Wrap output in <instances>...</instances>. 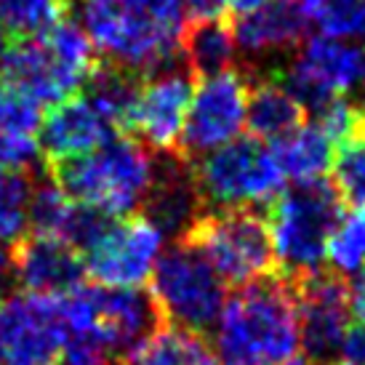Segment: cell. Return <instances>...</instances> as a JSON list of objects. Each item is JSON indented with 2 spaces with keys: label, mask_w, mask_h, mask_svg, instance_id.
Segmentation results:
<instances>
[{
  "label": "cell",
  "mask_w": 365,
  "mask_h": 365,
  "mask_svg": "<svg viewBox=\"0 0 365 365\" xmlns=\"http://www.w3.org/2000/svg\"><path fill=\"white\" fill-rule=\"evenodd\" d=\"M144 216L160 230L163 235L184 237L200 213L205 211L200 195L195 190L190 163L179 155H165L158 160L153 190L144 200Z\"/></svg>",
  "instance_id": "cell-20"
},
{
  "label": "cell",
  "mask_w": 365,
  "mask_h": 365,
  "mask_svg": "<svg viewBox=\"0 0 365 365\" xmlns=\"http://www.w3.org/2000/svg\"><path fill=\"white\" fill-rule=\"evenodd\" d=\"M219 365H280L299 346V307L283 272L243 285L211 328Z\"/></svg>",
  "instance_id": "cell-2"
},
{
  "label": "cell",
  "mask_w": 365,
  "mask_h": 365,
  "mask_svg": "<svg viewBox=\"0 0 365 365\" xmlns=\"http://www.w3.org/2000/svg\"><path fill=\"white\" fill-rule=\"evenodd\" d=\"M334 190L341 203L365 208V131L339 144L334 155Z\"/></svg>",
  "instance_id": "cell-28"
},
{
  "label": "cell",
  "mask_w": 365,
  "mask_h": 365,
  "mask_svg": "<svg viewBox=\"0 0 365 365\" xmlns=\"http://www.w3.org/2000/svg\"><path fill=\"white\" fill-rule=\"evenodd\" d=\"M150 283L160 320L195 334H208L227 302L222 277L184 240L163 251Z\"/></svg>",
  "instance_id": "cell-8"
},
{
  "label": "cell",
  "mask_w": 365,
  "mask_h": 365,
  "mask_svg": "<svg viewBox=\"0 0 365 365\" xmlns=\"http://www.w3.org/2000/svg\"><path fill=\"white\" fill-rule=\"evenodd\" d=\"M237 53H245L251 67L256 61H277L296 53L307 35V19L296 0H269L245 11L232 24Z\"/></svg>",
  "instance_id": "cell-18"
},
{
  "label": "cell",
  "mask_w": 365,
  "mask_h": 365,
  "mask_svg": "<svg viewBox=\"0 0 365 365\" xmlns=\"http://www.w3.org/2000/svg\"><path fill=\"white\" fill-rule=\"evenodd\" d=\"M264 3H269V0H232V9L237 14H245V11H254L259 6H264Z\"/></svg>",
  "instance_id": "cell-38"
},
{
  "label": "cell",
  "mask_w": 365,
  "mask_h": 365,
  "mask_svg": "<svg viewBox=\"0 0 365 365\" xmlns=\"http://www.w3.org/2000/svg\"><path fill=\"white\" fill-rule=\"evenodd\" d=\"M182 59L195 78L232 70L237 59L232 27L224 21H192L182 35Z\"/></svg>",
  "instance_id": "cell-24"
},
{
  "label": "cell",
  "mask_w": 365,
  "mask_h": 365,
  "mask_svg": "<svg viewBox=\"0 0 365 365\" xmlns=\"http://www.w3.org/2000/svg\"><path fill=\"white\" fill-rule=\"evenodd\" d=\"M118 133L120 131L91 102L88 93H75L70 99L53 104L51 112L41 120V128H38L41 158L53 168L93 153L96 147H102Z\"/></svg>",
  "instance_id": "cell-16"
},
{
  "label": "cell",
  "mask_w": 365,
  "mask_h": 365,
  "mask_svg": "<svg viewBox=\"0 0 365 365\" xmlns=\"http://www.w3.org/2000/svg\"><path fill=\"white\" fill-rule=\"evenodd\" d=\"M280 365H317V363H314V360H309L304 352H302V355H296V352H294V355L288 357L285 363H280Z\"/></svg>",
  "instance_id": "cell-39"
},
{
  "label": "cell",
  "mask_w": 365,
  "mask_h": 365,
  "mask_svg": "<svg viewBox=\"0 0 365 365\" xmlns=\"http://www.w3.org/2000/svg\"><path fill=\"white\" fill-rule=\"evenodd\" d=\"M78 24L107 64L136 78L182 59L184 0H75Z\"/></svg>",
  "instance_id": "cell-1"
},
{
  "label": "cell",
  "mask_w": 365,
  "mask_h": 365,
  "mask_svg": "<svg viewBox=\"0 0 365 365\" xmlns=\"http://www.w3.org/2000/svg\"><path fill=\"white\" fill-rule=\"evenodd\" d=\"M59 365H112V352L86 334H67Z\"/></svg>",
  "instance_id": "cell-33"
},
{
  "label": "cell",
  "mask_w": 365,
  "mask_h": 365,
  "mask_svg": "<svg viewBox=\"0 0 365 365\" xmlns=\"http://www.w3.org/2000/svg\"><path fill=\"white\" fill-rule=\"evenodd\" d=\"M269 72L304 112H320L336 96L365 93V43L320 35L302 43L283 70L272 67Z\"/></svg>",
  "instance_id": "cell-10"
},
{
  "label": "cell",
  "mask_w": 365,
  "mask_h": 365,
  "mask_svg": "<svg viewBox=\"0 0 365 365\" xmlns=\"http://www.w3.org/2000/svg\"><path fill=\"white\" fill-rule=\"evenodd\" d=\"M334 272L341 277L355 274L365 267V208H352L336 224L334 235L328 240V254Z\"/></svg>",
  "instance_id": "cell-27"
},
{
  "label": "cell",
  "mask_w": 365,
  "mask_h": 365,
  "mask_svg": "<svg viewBox=\"0 0 365 365\" xmlns=\"http://www.w3.org/2000/svg\"><path fill=\"white\" fill-rule=\"evenodd\" d=\"M192 91L195 75L179 64L142 78L128 110L125 131L133 133L136 142H142L155 153H179Z\"/></svg>",
  "instance_id": "cell-14"
},
{
  "label": "cell",
  "mask_w": 365,
  "mask_h": 365,
  "mask_svg": "<svg viewBox=\"0 0 365 365\" xmlns=\"http://www.w3.org/2000/svg\"><path fill=\"white\" fill-rule=\"evenodd\" d=\"M128 365H219L213 349L195 331L163 325L125 355Z\"/></svg>",
  "instance_id": "cell-23"
},
{
  "label": "cell",
  "mask_w": 365,
  "mask_h": 365,
  "mask_svg": "<svg viewBox=\"0 0 365 365\" xmlns=\"http://www.w3.org/2000/svg\"><path fill=\"white\" fill-rule=\"evenodd\" d=\"M67 334H86L102 341L112 355H128L160 323L153 296L142 288L78 285L59 296Z\"/></svg>",
  "instance_id": "cell-9"
},
{
  "label": "cell",
  "mask_w": 365,
  "mask_h": 365,
  "mask_svg": "<svg viewBox=\"0 0 365 365\" xmlns=\"http://www.w3.org/2000/svg\"><path fill=\"white\" fill-rule=\"evenodd\" d=\"M96 67V48L86 30L78 19L61 16L38 35L9 46L0 61V81L32 96L41 107H53L81 93Z\"/></svg>",
  "instance_id": "cell-3"
},
{
  "label": "cell",
  "mask_w": 365,
  "mask_h": 365,
  "mask_svg": "<svg viewBox=\"0 0 365 365\" xmlns=\"http://www.w3.org/2000/svg\"><path fill=\"white\" fill-rule=\"evenodd\" d=\"M334 365H365V325L349 328Z\"/></svg>",
  "instance_id": "cell-34"
},
{
  "label": "cell",
  "mask_w": 365,
  "mask_h": 365,
  "mask_svg": "<svg viewBox=\"0 0 365 365\" xmlns=\"http://www.w3.org/2000/svg\"><path fill=\"white\" fill-rule=\"evenodd\" d=\"M30 173H0V245H19L30 232Z\"/></svg>",
  "instance_id": "cell-26"
},
{
  "label": "cell",
  "mask_w": 365,
  "mask_h": 365,
  "mask_svg": "<svg viewBox=\"0 0 365 365\" xmlns=\"http://www.w3.org/2000/svg\"><path fill=\"white\" fill-rule=\"evenodd\" d=\"M179 240L192 245L224 285L243 288L280 272L267 219L256 208L203 211Z\"/></svg>",
  "instance_id": "cell-7"
},
{
  "label": "cell",
  "mask_w": 365,
  "mask_h": 365,
  "mask_svg": "<svg viewBox=\"0 0 365 365\" xmlns=\"http://www.w3.org/2000/svg\"><path fill=\"white\" fill-rule=\"evenodd\" d=\"M299 9L323 38L365 43V0H299Z\"/></svg>",
  "instance_id": "cell-25"
},
{
  "label": "cell",
  "mask_w": 365,
  "mask_h": 365,
  "mask_svg": "<svg viewBox=\"0 0 365 365\" xmlns=\"http://www.w3.org/2000/svg\"><path fill=\"white\" fill-rule=\"evenodd\" d=\"M64 0H0V21L19 38L38 35L61 19Z\"/></svg>",
  "instance_id": "cell-29"
},
{
  "label": "cell",
  "mask_w": 365,
  "mask_h": 365,
  "mask_svg": "<svg viewBox=\"0 0 365 365\" xmlns=\"http://www.w3.org/2000/svg\"><path fill=\"white\" fill-rule=\"evenodd\" d=\"M314 115H317L314 125L334 142V147L365 131V104L349 96H336Z\"/></svg>",
  "instance_id": "cell-30"
},
{
  "label": "cell",
  "mask_w": 365,
  "mask_h": 365,
  "mask_svg": "<svg viewBox=\"0 0 365 365\" xmlns=\"http://www.w3.org/2000/svg\"><path fill=\"white\" fill-rule=\"evenodd\" d=\"M346 288H349V312L360 320V325H365V269L352 274Z\"/></svg>",
  "instance_id": "cell-36"
},
{
  "label": "cell",
  "mask_w": 365,
  "mask_h": 365,
  "mask_svg": "<svg viewBox=\"0 0 365 365\" xmlns=\"http://www.w3.org/2000/svg\"><path fill=\"white\" fill-rule=\"evenodd\" d=\"M163 245L165 235L144 213L112 219L99 240L83 251V267L104 288H142L153 277Z\"/></svg>",
  "instance_id": "cell-11"
},
{
  "label": "cell",
  "mask_w": 365,
  "mask_h": 365,
  "mask_svg": "<svg viewBox=\"0 0 365 365\" xmlns=\"http://www.w3.org/2000/svg\"><path fill=\"white\" fill-rule=\"evenodd\" d=\"M248 107V75L227 70L208 78H195V91L184 123L179 158L197 160L240 136Z\"/></svg>",
  "instance_id": "cell-12"
},
{
  "label": "cell",
  "mask_w": 365,
  "mask_h": 365,
  "mask_svg": "<svg viewBox=\"0 0 365 365\" xmlns=\"http://www.w3.org/2000/svg\"><path fill=\"white\" fill-rule=\"evenodd\" d=\"M245 125L254 139L277 142L304 123V107L285 91L269 70H248Z\"/></svg>",
  "instance_id": "cell-21"
},
{
  "label": "cell",
  "mask_w": 365,
  "mask_h": 365,
  "mask_svg": "<svg viewBox=\"0 0 365 365\" xmlns=\"http://www.w3.org/2000/svg\"><path fill=\"white\" fill-rule=\"evenodd\" d=\"M269 150L285 179L296 184L320 182L334 165V142L314 123H302L283 139L272 142Z\"/></svg>",
  "instance_id": "cell-22"
},
{
  "label": "cell",
  "mask_w": 365,
  "mask_h": 365,
  "mask_svg": "<svg viewBox=\"0 0 365 365\" xmlns=\"http://www.w3.org/2000/svg\"><path fill=\"white\" fill-rule=\"evenodd\" d=\"M267 208V227L280 272L296 277L323 269L328 240L344 216V203L334 184L325 179L296 184L294 190H283Z\"/></svg>",
  "instance_id": "cell-5"
},
{
  "label": "cell",
  "mask_w": 365,
  "mask_h": 365,
  "mask_svg": "<svg viewBox=\"0 0 365 365\" xmlns=\"http://www.w3.org/2000/svg\"><path fill=\"white\" fill-rule=\"evenodd\" d=\"M6 51H9V30H6L3 21H0V61H3Z\"/></svg>",
  "instance_id": "cell-40"
},
{
  "label": "cell",
  "mask_w": 365,
  "mask_h": 365,
  "mask_svg": "<svg viewBox=\"0 0 365 365\" xmlns=\"http://www.w3.org/2000/svg\"><path fill=\"white\" fill-rule=\"evenodd\" d=\"M43 107L24 91L0 81V131L38 133Z\"/></svg>",
  "instance_id": "cell-31"
},
{
  "label": "cell",
  "mask_w": 365,
  "mask_h": 365,
  "mask_svg": "<svg viewBox=\"0 0 365 365\" xmlns=\"http://www.w3.org/2000/svg\"><path fill=\"white\" fill-rule=\"evenodd\" d=\"M11 280V256L6 254V245H0V299L9 291Z\"/></svg>",
  "instance_id": "cell-37"
},
{
  "label": "cell",
  "mask_w": 365,
  "mask_h": 365,
  "mask_svg": "<svg viewBox=\"0 0 365 365\" xmlns=\"http://www.w3.org/2000/svg\"><path fill=\"white\" fill-rule=\"evenodd\" d=\"M288 277V274H285ZM299 307V341L317 365L334 363L349 331V288L334 269H314L288 277Z\"/></svg>",
  "instance_id": "cell-15"
},
{
  "label": "cell",
  "mask_w": 365,
  "mask_h": 365,
  "mask_svg": "<svg viewBox=\"0 0 365 365\" xmlns=\"http://www.w3.org/2000/svg\"><path fill=\"white\" fill-rule=\"evenodd\" d=\"M41 160V144L35 133L0 131V173H30Z\"/></svg>",
  "instance_id": "cell-32"
},
{
  "label": "cell",
  "mask_w": 365,
  "mask_h": 365,
  "mask_svg": "<svg viewBox=\"0 0 365 365\" xmlns=\"http://www.w3.org/2000/svg\"><path fill=\"white\" fill-rule=\"evenodd\" d=\"M11 256V274L21 291L43 296H64L83 285L86 267L81 251L70 243L43 235H27Z\"/></svg>",
  "instance_id": "cell-17"
},
{
  "label": "cell",
  "mask_w": 365,
  "mask_h": 365,
  "mask_svg": "<svg viewBox=\"0 0 365 365\" xmlns=\"http://www.w3.org/2000/svg\"><path fill=\"white\" fill-rule=\"evenodd\" d=\"M64 339L59 296L16 291L0 299V365H59Z\"/></svg>",
  "instance_id": "cell-13"
},
{
  "label": "cell",
  "mask_w": 365,
  "mask_h": 365,
  "mask_svg": "<svg viewBox=\"0 0 365 365\" xmlns=\"http://www.w3.org/2000/svg\"><path fill=\"white\" fill-rule=\"evenodd\" d=\"M110 216L78 203L56 182L38 184L30 200V230L32 235L56 237L70 243L75 251L91 248L99 235L110 227Z\"/></svg>",
  "instance_id": "cell-19"
},
{
  "label": "cell",
  "mask_w": 365,
  "mask_h": 365,
  "mask_svg": "<svg viewBox=\"0 0 365 365\" xmlns=\"http://www.w3.org/2000/svg\"><path fill=\"white\" fill-rule=\"evenodd\" d=\"M232 0H184V14L192 21H222Z\"/></svg>",
  "instance_id": "cell-35"
},
{
  "label": "cell",
  "mask_w": 365,
  "mask_h": 365,
  "mask_svg": "<svg viewBox=\"0 0 365 365\" xmlns=\"http://www.w3.org/2000/svg\"><path fill=\"white\" fill-rule=\"evenodd\" d=\"M158 160L131 136H112L93 153L53 165V182L78 203L110 219L133 216L153 190Z\"/></svg>",
  "instance_id": "cell-4"
},
{
  "label": "cell",
  "mask_w": 365,
  "mask_h": 365,
  "mask_svg": "<svg viewBox=\"0 0 365 365\" xmlns=\"http://www.w3.org/2000/svg\"><path fill=\"white\" fill-rule=\"evenodd\" d=\"M195 190L205 211L269 205L285 190V176L272 150L254 136H237L190 163Z\"/></svg>",
  "instance_id": "cell-6"
}]
</instances>
